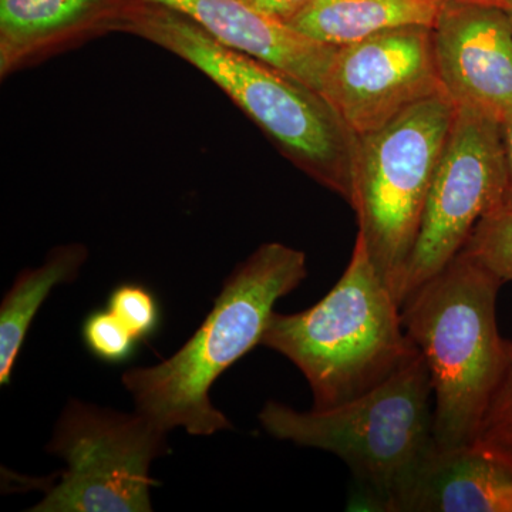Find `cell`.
<instances>
[{
    "label": "cell",
    "mask_w": 512,
    "mask_h": 512,
    "mask_svg": "<svg viewBox=\"0 0 512 512\" xmlns=\"http://www.w3.org/2000/svg\"><path fill=\"white\" fill-rule=\"evenodd\" d=\"M123 33L200 70L282 156L352 207L359 137L322 94L272 64L222 45L183 13L151 0H137Z\"/></svg>",
    "instance_id": "1"
},
{
    "label": "cell",
    "mask_w": 512,
    "mask_h": 512,
    "mask_svg": "<svg viewBox=\"0 0 512 512\" xmlns=\"http://www.w3.org/2000/svg\"><path fill=\"white\" fill-rule=\"evenodd\" d=\"M306 276L305 252L281 242L256 249L228 276L210 315L183 348L160 365L124 373L137 412L160 429L184 427L192 436L232 429L225 414L212 406V384L261 346L275 303Z\"/></svg>",
    "instance_id": "2"
},
{
    "label": "cell",
    "mask_w": 512,
    "mask_h": 512,
    "mask_svg": "<svg viewBox=\"0 0 512 512\" xmlns=\"http://www.w3.org/2000/svg\"><path fill=\"white\" fill-rule=\"evenodd\" d=\"M258 419L275 439L338 456L352 473L356 510L394 512L437 450L433 386L420 352L348 403L298 412L269 400Z\"/></svg>",
    "instance_id": "3"
},
{
    "label": "cell",
    "mask_w": 512,
    "mask_h": 512,
    "mask_svg": "<svg viewBox=\"0 0 512 512\" xmlns=\"http://www.w3.org/2000/svg\"><path fill=\"white\" fill-rule=\"evenodd\" d=\"M261 346L301 370L315 410L363 396L419 353L359 232L349 264L328 295L302 312L272 313Z\"/></svg>",
    "instance_id": "4"
},
{
    "label": "cell",
    "mask_w": 512,
    "mask_h": 512,
    "mask_svg": "<svg viewBox=\"0 0 512 512\" xmlns=\"http://www.w3.org/2000/svg\"><path fill=\"white\" fill-rule=\"evenodd\" d=\"M503 282L466 252L407 296L402 322L429 367L434 439L470 447L504 360L497 325Z\"/></svg>",
    "instance_id": "5"
},
{
    "label": "cell",
    "mask_w": 512,
    "mask_h": 512,
    "mask_svg": "<svg viewBox=\"0 0 512 512\" xmlns=\"http://www.w3.org/2000/svg\"><path fill=\"white\" fill-rule=\"evenodd\" d=\"M446 94L421 101L357 140L355 202L359 234L399 303L427 197L456 119Z\"/></svg>",
    "instance_id": "6"
},
{
    "label": "cell",
    "mask_w": 512,
    "mask_h": 512,
    "mask_svg": "<svg viewBox=\"0 0 512 512\" xmlns=\"http://www.w3.org/2000/svg\"><path fill=\"white\" fill-rule=\"evenodd\" d=\"M47 450L64 458L62 480L30 511H153L150 466L168 453L167 431L138 412L124 414L73 400Z\"/></svg>",
    "instance_id": "7"
},
{
    "label": "cell",
    "mask_w": 512,
    "mask_h": 512,
    "mask_svg": "<svg viewBox=\"0 0 512 512\" xmlns=\"http://www.w3.org/2000/svg\"><path fill=\"white\" fill-rule=\"evenodd\" d=\"M505 188L501 123L457 107L456 119L434 175L416 245L399 291L410 293L439 274L466 247L478 222L500 211Z\"/></svg>",
    "instance_id": "8"
},
{
    "label": "cell",
    "mask_w": 512,
    "mask_h": 512,
    "mask_svg": "<svg viewBox=\"0 0 512 512\" xmlns=\"http://www.w3.org/2000/svg\"><path fill=\"white\" fill-rule=\"evenodd\" d=\"M322 94L356 136L373 133L421 101L446 94L433 28L402 26L339 46Z\"/></svg>",
    "instance_id": "9"
},
{
    "label": "cell",
    "mask_w": 512,
    "mask_h": 512,
    "mask_svg": "<svg viewBox=\"0 0 512 512\" xmlns=\"http://www.w3.org/2000/svg\"><path fill=\"white\" fill-rule=\"evenodd\" d=\"M433 36L448 99L501 123L512 113V25L507 10L444 0Z\"/></svg>",
    "instance_id": "10"
},
{
    "label": "cell",
    "mask_w": 512,
    "mask_h": 512,
    "mask_svg": "<svg viewBox=\"0 0 512 512\" xmlns=\"http://www.w3.org/2000/svg\"><path fill=\"white\" fill-rule=\"evenodd\" d=\"M137 0H0V77L123 32Z\"/></svg>",
    "instance_id": "11"
},
{
    "label": "cell",
    "mask_w": 512,
    "mask_h": 512,
    "mask_svg": "<svg viewBox=\"0 0 512 512\" xmlns=\"http://www.w3.org/2000/svg\"><path fill=\"white\" fill-rule=\"evenodd\" d=\"M183 13L222 45L278 67L322 94L336 46L269 18L247 0H151ZM323 96V94H322Z\"/></svg>",
    "instance_id": "12"
},
{
    "label": "cell",
    "mask_w": 512,
    "mask_h": 512,
    "mask_svg": "<svg viewBox=\"0 0 512 512\" xmlns=\"http://www.w3.org/2000/svg\"><path fill=\"white\" fill-rule=\"evenodd\" d=\"M394 512H512V471L473 447L437 448Z\"/></svg>",
    "instance_id": "13"
},
{
    "label": "cell",
    "mask_w": 512,
    "mask_h": 512,
    "mask_svg": "<svg viewBox=\"0 0 512 512\" xmlns=\"http://www.w3.org/2000/svg\"><path fill=\"white\" fill-rule=\"evenodd\" d=\"M444 0H313L288 26L329 46L360 42L384 30L433 28Z\"/></svg>",
    "instance_id": "14"
},
{
    "label": "cell",
    "mask_w": 512,
    "mask_h": 512,
    "mask_svg": "<svg viewBox=\"0 0 512 512\" xmlns=\"http://www.w3.org/2000/svg\"><path fill=\"white\" fill-rule=\"evenodd\" d=\"M82 244L57 247L47 256L45 264L25 269L6 293L0 306V384H9L23 340L33 318L47 295L56 285L72 282L87 259Z\"/></svg>",
    "instance_id": "15"
},
{
    "label": "cell",
    "mask_w": 512,
    "mask_h": 512,
    "mask_svg": "<svg viewBox=\"0 0 512 512\" xmlns=\"http://www.w3.org/2000/svg\"><path fill=\"white\" fill-rule=\"evenodd\" d=\"M470 447L512 471V340L505 339L503 366Z\"/></svg>",
    "instance_id": "16"
},
{
    "label": "cell",
    "mask_w": 512,
    "mask_h": 512,
    "mask_svg": "<svg viewBox=\"0 0 512 512\" xmlns=\"http://www.w3.org/2000/svg\"><path fill=\"white\" fill-rule=\"evenodd\" d=\"M463 252L503 284L512 282V211H497L478 222Z\"/></svg>",
    "instance_id": "17"
},
{
    "label": "cell",
    "mask_w": 512,
    "mask_h": 512,
    "mask_svg": "<svg viewBox=\"0 0 512 512\" xmlns=\"http://www.w3.org/2000/svg\"><path fill=\"white\" fill-rule=\"evenodd\" d=\"M82 335L90 353L110 365L130 360L140 342L110 309L90 313L84 319Z\"/></svg>",
    "instance_id": "18"
},
{
    "label": "cell",
    "mask_w": 512,
    "mask_h": 512,
    "mask_svg": "<svg viewBox=\"0 0 512 512\" xmlns=\"http://www.w3.org/2000/svg\"><path fill=\"white\" fill-rule=\"evenodd\" d=\"M110 309L138 340L153 338L160 328V308L156 296L146 286L123 284L110 293Z\"/></svg>",
    "instance_id": "19"
},
{
    "label": "cell",
    "mask_w": 512,
    "mask_h": 512,
    "mask_svg": "<svg viewBox=\"0 0 512 512\" xmlns=\"http://www.w3.org/2000/svg\"><path fill=\"white\" fill-rule=\"evenodd\" d=\"M259 12L288 25L302 10L308 8L313 0H247Z\"/></svg>",
    "instance_id": "20"
},
{
    "label": "cell",
    "mask_w": 512,
    "mask_h": 512,
    "mask_svg": "<svg viewBox=\"0 0 512 512\" xmlns=\"http://www.w3.org/2000/svg\"><path fill=\"white\" fill-rule=\"evenodd\" d=\"M505 161V188L500 211H512V113L501 121Z\"/></svg>",
    "instance_id": "21"
},
{
    "label": "cell",
    "mask_w": 512,
    "mask_h": 512,
    "mask_svg": "<svg viewBox=\"0 0 512 512\" xmlns=\"http://www.w3.org/2000/svg\"><path fill=\"white\" fill-rule=\"evenodd\" d=\"M466 2L484 3V5L498 6V8L507 9L512 6V0H466Z\"/></svg>",
    "instance_id": "22"
},
{
    "label": "cell",
    "mask_w": 512,
    "mask_h": 512,
    "mask_svg": "<svg viewBox=\"0 0 512 512\" xmlns=\"http://www.w3.org/2000/svg\"><path fill=\"white\" fill-rule=\"evenodd\" d=\"M505 10H507L508 16H510L511 25H512V6H510V8H507Z\"/></svg>",
    "instance_id": "23"
}]
</instances>
